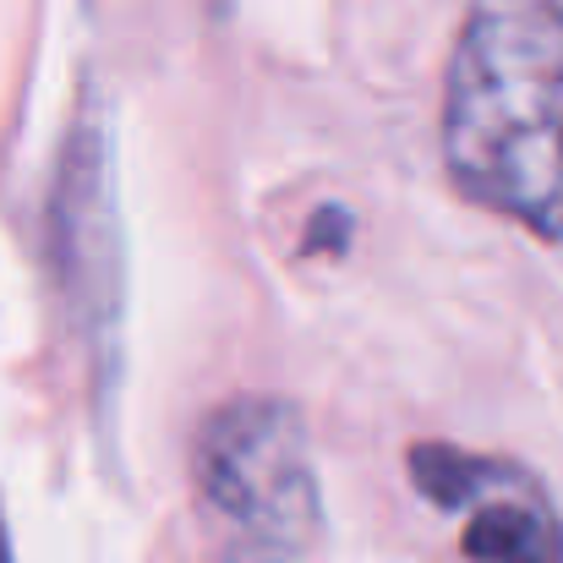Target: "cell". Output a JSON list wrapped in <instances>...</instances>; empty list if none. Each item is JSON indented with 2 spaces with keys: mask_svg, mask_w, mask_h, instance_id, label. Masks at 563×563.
Listing matches in <instances>:
<instances>
[{
  "mask_svg": "<svg viewBox=\"0 0 563 563\" xmlns=\"http://www.w3.org/2000/svg\"><path fill=\"white\" fill-rule=\"evenodd\" d=\"M443 165L471 202L563 235V5L476 0L449 55Z\"/></svg>",
  "mask_w": 563,
  "mask_h": 563,
  "instance_id": "obj_1",
  "label": "cell"
},
{
  "mask_svg": "<svg viewBox=\"0 0 563 563\" xmlns=\"http://www.w3.org/2000/svg\"><path fill=\"white\" fill-rule=\"evenodd\" d=\"M202 504L241 537L252 559H296L318 537V476L296 405L241 394L208 410L191 443Z\"/></svg>",
  "mask_w": 563,
  "mask_h": 563,
  "instance_id": "obj_2",
  "label": "cell"
},
{
  "mask_svg": "<svg viewBox=\"0 0 563 563\" xmlns=\"http://www.w3.org/2000/svg\"><path fill=\"white\" fill-rule=\"evenodd\" d=\"M49 230H55V274H60L66 312L93 356V377L104 388H115L121 318H126V241H121L110 126L99 110H82L60 148Z\"/></svg>",
  "mask_w": 563,
  "mask_h": 563,
  "instance_id": "obj_3",
  "label": "cell"
},
{
  "mask_svg": "<svg viewBox=\"0 0 563 563\" xmlns=\"http://www.w3.org/2000/svg\"><path fill=\"white\" fill-rule=\"evenodd\" d=\"M460 553L471 563H563V520L531 471L493 460L487 482L465 504Z\"/></svg>",
  "mask_w": 563,
  "mask_h": 563,
  "instance_id": "obj_4",
  "label": "cell"
},
{
  "mask_svg": "<svg viewBox=\"0 0 563 563\" xmlns=\"http://www.w3.org/2000/svg\"><path fill=\"white\" fill-rule=\"evenodd\" d=\"M0 563H11V542H5V515H0Z\"/></svg>",
  "mask_w": 563,
  "mask_h": 563,
  "instance_id": "obj_5",
  "label": "cell"
}]
</instances>
